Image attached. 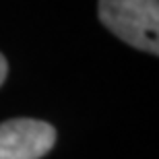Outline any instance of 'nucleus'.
<instances>
[{"label": "nucleus", "mask_w": 159, "mask_h": 159, "mask_svg": "<svg viewBox=\"0 0 159 159\" xmlns=\"http://www.w3.org/2000/svg\"><path fill=\"white\" fill-rule=\"evenodd\" d=\"M56 143V128L35 118L0 122V159H41Z\"/></svg>", "instance_id": "f03ea898"}, {"label": "nucleus", "mask_w": 159, "mask_h": 159, "mask_svg": "<svg viewBox=\"0 0 159 159\" xmlns=\"http://www.w3.org/2000/svg\"><path fill=\"white\" fill-rule=\"evenodd\" d=\"M97 17L124 43L159 56V0H99Z\"/></svg>", "instance_id": "f257e3e1"}, {"label": "nucleus", "mask_w": 159, "mask_h": 159, "mask_svg": "<svg viewBox=\"0 0 159 159\" xmlns=\"http://www.w3.org/2000/svg\"><path fill=\"white\" fill-rule=\"evenodd\" d=\"M6 75H8V62H6V58L0 54V87H2V83L6 81Z\"/></svg>", "instance_id": "7ed1b4c3"}]
</instances>
